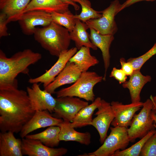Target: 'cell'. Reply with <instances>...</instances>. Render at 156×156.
<instances>
[{"instance_id":"ba28073f","label":"cell","mask_w":156,"mask_h":156,"mask_svg":"<svg viewBox=\"0 0 156 156\" xmlns=\"http://www.w3.org/2000/svg\"><path fill=\"white\" fill-rule=\"evenodd\" d=\"M56 99L53 112L56 118L67 122H72L78 112L88 105V102L73 96L57 97Z\"/></svg>"},{"instance_id":"5b68a950","label":"cell","mask_w":156,"mask_h":156,"mask_svg":"<svg viewBox=\"0 0 156 156\" xmlns=\"http://www.w3.org/2000/svg\"><path fill=\"white\" fill-rule=\"evenodd\" d=\"M153 103L150 98L143 103L142 108L138 114H135L130 127L128 129L131 142L137 138H142L151 130L156 129L152 117Z\"/></svg>"},{"instance_id":"30bf717a","label":"cell","mask_w":156,"mask_h":156,"mask_svg":"<svg viewBox=\"0 0 156 156\" xmlns=\"http://www.w3.org/2000/svg\"><path fill=\"white\" fill-rule=\"evenodd\" d=\"M22 32L25 35H33L35 28L38 26L44 27L52 21L51 14L40 10L27 12L23 14L18 21Z\"/></svg>"},{"instance_id":"cb8c5ba5","label":"cell","mask_w":156,"mask_h":156,"mask_svg":"<svg viewBox=\"0 0 156 156\" xmlns=\"http://www.w3.org/2000/svg\"><path fill=\"white\" fill-rule=\"evenodd\" d=\"M90 49L85 46L81 47L69 60L74 63L81 72L87 71L90 67L99 62L95 57L91 55Z\"/></svg>"},{"instance_id":"9a60e30c","label":"cell","mask_w":156,"mask_h":156,"mask_svg":"<svg viewBox=\"0 0 156 156\" xmlns=\"http://www.w3.org/2000/svg\"><path fill=\"white\" fill-rule=\"evenodd\" d=\"M47 110L36 111L33 116L23 127L20 133L22 138L34 131L41 128L58 126L62 119L53 117Z\"/></svg>"},{"instance_id":"d6a6232c","label":"cell","mask_w":156,"mask_h":156,"mask_svg":"<svg viewBox=\"0 0 156 156\" xmlns=\"http://www.w3.org/2000/svg\"><path fill=\"white\" fill-rule=\"evenodd\" d=\"M8 18L6 15L4 13H0V38L8 36L7 24L8 23Z\"/></svg>"},{"instance_id":"8fae6325","label":"cell","mask_w":156,"mask_h":156,"mask_svg":"<svg viewBox=\"0 0 156 156\" xmlns=\"http://www.w3.org/2000/svg\"><path fill=\"white\" fill-rule=\"evenodd\" d=\"M77 50V47H75L62 52L58 57L57 61L50 68L37 77L29 79V83L33 84L40 83L43 84L44 88L48 86L63 70Z\"/></svg>"},{"instance_id":"d590c367","label":"cell","mask_w":156,"mask_h":156,"mask_svg":"<svg viewBox=\"0 0 156 156\" xmlns=\"http://www.w3.org/2000/svg\"><path fill=\"white\" fill-rule=\"evenodd\" d=\"M64 3L72 5L76 11L79 10V6L73 0H60Z\"/></svg>"},{"instance_id":"5bb4252c","label":"cell","mask_w":156,"mask_h":156,"mask_svg":"<svg viewBox=\"0 0 156 156\" xmlns=\"http://www.w3.org/2000/svg\"><path fill=\"white\" fill-rule=\"evenodd\" d=\"M22 151L23 155L28 156H62L68 151L64 148H58L47 146L40 141L28 139H22Z\"/></svg>"},{"instance_id":"74e56055","label":"cell","mask_w":156,"mask_h":156,"mask_svg":"<svg viewBox=\"0 0 156 156\" xmlns=\"http://www.w3.org/2000/svg\"><path fill=\"white\" fill-rule=\"evenodd\" d=\"M152 115L155 123L156 124V109H153ZM155 127L156 129V125L155 124Z\"/></svg>"},{"instance_id":"836d02e7","label":"cell","mask_w":156,"mask_h":156,"mask_svg":"<svg viewBox=\"0 0 156 156\" xmlns=\"http://www.w3.org/2000/svg\"><path fill=\"white\" fill-rule=\"evenodd\" d=\"M120 62L121 66V69L127 76H131L134 70L132 65L130 63L126 61L123 57L120 59Z\"/></svg>"},{"instance_id":"ffe728a7","label":"cell","mask_w":156,"mask_h":156,"mask_svg":"<svg viewBox=\"0 0 156 156\" xmlns=\"http://www.w3.org/2000/svg\"><path fill=\"white\" fill-rule=\"evenodd\" d=\"M31 0H0L1 12L7 16L8 23L18 21Z\"/></svg>"},{"instance_id":"484cf974","label":"cell","mask_w":156,"mask_h":156,"mask_svg":"<svg viewBox=\"0 0 156 156\" xmlns=\"http://www.w3.org/2000/svg\"><path fill=\"white\" fill-rule=\"evenodd\" d=\"M60 131V128L59 126H51L41 132L33 134H28L25 138L38 140L47 146L54 148L57 146L60 143L59 134Z\"/></svg>"},{"instance_id":"7a4b0ae2","label":"cell","mask_w":156,"mask_h":156,"mask_svg":"<svg viewBox=\"0 0 156 156\" xmlns=\"http://www.w3.org/2000/svg\"><path fill=\"white\" fill-rule=\"evenodd\" d=\"M41 54L26 49L8 57L0 50V90L18 88L16 79L20 73L27 74L28 67L41 60Z\"/></svg>"},{"instance_id":"277c9868","label":"cell","mask_w":156,"mask_h":156,"mask_svg":"<svg viewBox=\"0 0 156 156\" xmlns=\"http://www.w3.org/2000/svg\"><path fill=\"white\" fill-rule=\"evenodd\" d=\"M103 79V77L94 72H82L77 80L71 86L55 92L57 97L66 96L78 97L87 101L95 100L93 91L94 86Z\"/></svg>"},{"instance_id":"2e32d148","label":"cell","mask_w":156,"mask_h":156,"mask_svg":"<svg viewBox=\"0 0 156 156\" xmlns=\"http://www.w3.org/2000/svg\"><path fill=\"white\" fill-rule=\"evenodd\" d=\"M81 71L73 62H68L66 66L50 84L44 88V90L52 94L61 86L74 83L80 75Z\"/></svg>"},{"instance_id":"7c38bea8","label":"cell","mask_w":156,"mask_h":156,"mask_svg":"<svg viewBox=\"0 0 156 156\" xmlns=\"http://www.w3.org/2000/svg\"><path fill=\"white\" fill-rule=\"evenodd\" d=\"M27 91L32 106L35 111L47 110L52 113L56 105V98L44 89L42 90L38 83H34Z\"/></svg>"},{"instance_id":"8992f818","label":"cell","mask_w":156,"mask_h":156,"mask_svg":"<svg viewBox=\"0 0 156 156\" xmlns=\"http://www.w3.org/2000/svg\"><path fill=\"white\" fill-rule=\"evenodd\" d=\"M128 129L122 127H110V134L100 147L94 152L81 155L112 156L116 151L125 149L130 142Z\"/></svg>"},{"instance_id":"1f68e13d","label":"cell","mask_w":156,"mask_h":156,"mask_svg":"<svg viewBox=\"0 0 156 156\" xmlns=\"http://www.w3.org/2000/svg\"><path fill=\"white\" fill-rule=\"evenodd\" d=\"M110 77H113L118 81L120 84L123 83L126 81L127 76L121 69L114 67L109 75Z\"/></svg>"},{"instance_id":"f1b7e54d","label":"cell","mask_w":156,"mask_h":156,"mask_svg":"<svg viewBox=\"0 0 156 156\" xmlns=\"http://www.w3.org/2000/svg\"><path fill=\"white\" fill-rule=\"evenodd\" d=\"M51 14L53 21L64 27L69 32L73 30L75 24V18L70 10L62 13L53 12Z\"/></svg>"},{"instance_id":"e0dca14e","label":"cell","mask_w":156,"mask_h":156,"mask_svg":"<svg viewBox=\"0 0 156 156\" xmlns=\"http://www.w3.org/2000/svg\"><path fill=\"white\" fill-rule=\"evenodd\" d=\"M90 39L93 44L101 50L105 68L103 80L106 79L107 72L110 64L109 52L111 44L114 39V35H103L94 29L90 28Z\"/></svg>"},{"instance_id":"4316f807","label":"cell","mask_w":156,"mask_h":156,"mask_svg":"<svg viewBox=\"0 0 156 156\" xmlns=\"http://www.w3.org/2000/svg\"><path fill=\"white\" fill-rule=\"evenodd\" d=\"M73 0L79 3L81 8L80 14L74 15L75 18L85 23L90 19L97 18L102 16L101 11H96L92 8L91 3L89 0Z\"/></svg>"},{"instance_id":"d6986e66","label":"cell","mask_w":156,"mask_h":156,"mask_svg":"<svg viewBox=\"0 0 156 156\" xmlns=\"http://www.w3.org/2000/svg\"><path fill=\"white\" fill-rule=\"evenodd\" d=\"M11 131L0 133V156H22V139Z\"/></svg>"},{"instance_id":"44dd1931","label":"cell","mask_w":156,"mask_h":156,"mask_svg":"<svg viewBox=\"0 0 156 156\" xmlns=\"http://www.w3.org/2000/svg\"><path fill=\"white\" fill-rule=\"evenodd\" d=\"M69 5L60 0H31L24 13L33 10H40L51 14L62 13L69 10Z\"/></svg>"},{"instance_id":"4fadbf2b","label":"cell","mask_w":156,"mask_h":156,"mask_svg":"<svg viewBox=\"0 0 156 156\" xmlns=\"http://www.w3.org/2000/svg\"><path fill=\"white\" fill-rule=\"evenodd\" d=\"M95 115L96 116L92 120L91 125L98 131L100 141L103 144L107 136L110 125L113 120L114 115L110 103L101 99L97 107Z\"/></svg>"},{"instance_id":"e575fe53","label":"cell","mask_w":156,"mask_h":156,"mask_svg":"<svg viewBox=\"0 0 156 156\" xmlns=\"http://www.w3.org/2000/svg\"><path fill=\"white\" fill-rule=\"evenodd\" d=\"M155 0H127L122 4H121L120 11H121L125 8L139 1H153Z\"/></svg>"},{"instance_id":"ac0fdd59","label":"cell","mask_w":156,"mask_h":156,"mask_svg":"<svg viewBox=\"0 0 156 156\" xmlns=\"http://www.w3.org/2000/svg\"><path fill=\"white\" fill-rule=\"evenodd\" d=\"M140 70H134L127 81L122 84V87L127 88L129 92L132 103L140 102V94L144 86L151 80V76L143 75Z\"/></svg>"},{"instance_id":"6da1fadb","label":"cell","mask_w":156,"mask_h":156,"mask_svg":"<svg viewBox=\"0 0 156 156\" xmlns=\"http://www.w3.org/2000/svg\"><path fill=\"white\" fill-rule=\"evenodd\" d=\"M35 112L27 91L18 88L0 90L1 132H20Z\"/></svg>"},{"instance_id":"83f0119b","label":"cell","mask_w":156,"mask_h":156,"mask_svg":"<svg viewBox=\"0 0 156 156\" xmlns=\"http://www.w3.org/2000/svg\"><path fill=\"white\" fill-rule=\"evenodd\" d=\"M156 132V129L149 131L146 135L130 147L116 151L112 156H139L141 150L146 141Z\"/></svg>"},{"instance_id":"d4e9b609","label":"cell","mask_w":156,"mask_h":156,"mask_svg":"<svg viewBox=\"0 0 156 156\" xmlns=\"http://www.w3.org/2000/svg\"><path fill=\"white\" fill-rule=\"evenodd\" d=\"M101 100L100 97H97L91 104L81 109L76 115L72 122H70V126L75 128L91 125L92 115L95 110L97 108Z\"/></svg>"},{"instance_id":"3957f363","label":"cell","mask_w":156,"mask_h":156,"mask_svg":"<svg viewBox=\"0 0 156 156\" xmlns=\"http://www.w3.org/2000/svg\"><path fill=\"white\" fill-rule=\"evenodd\" d=\"M33 35L35 40L44 49L57 57L68 49L71 40L68 30L53 21L47 26L36 27Z\"/></svg>"},{"instance_id":"7402d4cb","label":"cell","mask_w":156,"mask_h":156,"mask_svg":"<svg viewBox=\"0 0 156 156\" xmlns=\"http://www.w3.org/2000/svg\"><path fill=\"white\" fill-rule=\"evenodd\" d=\"M70 122L63 121L58 126L60 128L59 139L60 141L77 142L86 145L91 142V135L89 132L81 133L76 131L70 126Z\"/></svg>"},{"instance_id":"9c48e42d","label":"cell","mask_w":156,"mask_h":156,"mask_svg":"<svg viewBox=\"0 0 156 156\" xmlns=\"http://www.w3.org/2000/svg\"><path fill=\"white\" fill-rule=\"evenodd\" d=\"M143 102L140 101L123 104L118 101L110 103L114 117L111 125L114 127H122L128 128L130 126L134 115L142 107Z\"/></svg>"},{"instance_id":"52a82bcc","label":"cell","mask_w":156,"mask_h":156,"mask_svg":"<svg viewBox=\"0 0 156 156\" xmlns=\"http://www.w3.org/2000/svg\"><path fill=\"white\" fill-rule=\"evenodd\" d=\"M121 5L118 0L112 1L108 7L101 11V17L85 22L88 29L92 28L103 35H114L118 30L115 17L120 11Z\"/></svg>"},{"instance_id":"8d00e7d4","label":"cell","mask_w":156,"mask_h":156,"mask_svg":"<svg viewBox=\"0 0 156 156\" xmlns=\"http://www.w3.org/2000/svg\"><path fill=\"white\" fill-rule=\"evenodd\" d=\"M150 98L153 103V109H156V95L154 96L151 95Z\"/></svg>"},{"instance_id":"603a6c76","label":"cell","mask_w":156,"mask_h":156,"mask_svg":"<svg viewBox=\"0 0 156 156\" xmlns=\"http://www.w3.org/2000/svg\"><path fill=\"white\" fill-rule=\"evenodd\" d=\"M88 28L85 23L75 18V24L73 30L70 32L71 40L73 41L76 47L79 49L83 46L96 50L97 48L91 42L87 31Z\"/></svg>"},{"instance_id":"4dcf8cb0","label":"cell","mask_w":156,"mask_h":156,"mask_svg":"<svg viewBox=\"0 0 156 156\" xmlns=\"http://www.w3.org/2000/svg\"><path fill=\"white\" fill-rule=\"evenodd\" d=\"M140 156H156V132L145 142Z\"/></svg>"},{"instance_id":"f546056e","label":"cell","mask_w":156,"mask_h":156,"mask_svg":"<svg viewBox=\"0 0 156 156\" xmlns=\"http://www.w3.org/2000/svg\"><path fill=\"white\" fill-rule=\"evenodd\" d=\"M156 54V42L153 47L144 54L138 57H131L127 61L132 65L134 70H140L144 64Z\"/></svg>"}]
</instances>
